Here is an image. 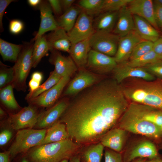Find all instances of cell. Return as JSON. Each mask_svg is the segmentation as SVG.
<instances>
[{"mask_svg":"<svg viewBox=\"0 0 162 162\" xmlns=\"http://www.w3.org/2000/svg\"><path fill=\"white\" fill-rule=\"evenodd\" d=\"M34 41L32 54L33 67L34 68L38 65L42 58L50 51L45 34L33 38L32 41Z\"/></svg>","mask_w":162,"mask_h":162,"instance_id":"obj_31","label":"cell"},{"mask_svg":"<svg viewBox=\"0 0 162 162\" xmlns=\"http://www.w3.org/2000/svg\"><path fill=\"white\" fill-rule=\"evenodd\" d=\"M117 124L118 127L127 132L153 139H158L162 135L160 127L136 116L127 110Z\"/></svg>","mask_w":162,"mask_h":162,"instance_id":"obj_5","label":"cell"},{"mask_svg":"<svg viewBox=\"0 0 162 162\" xmlns=\"http://www.w3.org/2000/svg\"><path fill=\"white\" fill-rule=\"evenodd\" d=\"M105 162H123L121 154L112 150L107 149L104 153Z\"/></svg>","mask_w":162,"mask_h":162,"instance_id":"obj_41","label":"cell"},{"mask_svg":"<svg viewBox=\"0 0 162 162\" xmlns=\"http://www.w3.org/2000/svg\"><path fill=\"white\" fill-rule=\"evenodd\" d=\"M118 11L102 12L94 17L93 27L95 32H112L116 23Z\"/></svg>","mask_w":162,"mask_h":162,"instance_id":"obj_25","label":"cell"},{"mask_svg":"<svg viewBox=\"0 0 162 162\" xmlns=\"http://www.w3.org/2000/svg\"><path fill=\"white\" fill-rule=\"evenodd\" d=\"M104 147L100 142L84 145L77 153L80 162H101Z\"/></svg>","mask_w":162,"mask_h":162,"instance_id":"obj_27","label":"cell"},{"mask_svg":"<svg viewBox=\"0 0 162 162\" xmlns=\"http://www.w3.org/2000/svg\"><path fill=\"white\" fill-rule=\"evenodd\" d=\"M142 40L134 29L120 38L117 51L114 57L117 64L128 61L135 46Z\"/></svg>","mask_w":162,"mask_h":162,"instance_id":"obj_15","label":"cell"},{"mask_svg":"<svg viewBox=\"0 0 162 162\" xmlns=\"http://www.w3.org/2000/svg\"><path fill=\"white\" fill-rule=\"evenodd\" d=\"M81 146L69 138L35 146L22 155L29 162H60L77 154Z\"/></svg>","mask_w":162,"mask_h":162,"instance_id":"obj_3","label":"cell"},{"mask_svg":"<svg viewBox=\"0 0 162 162\" xmlns=\"http://www.w3.org/2000/svg\"><path fill=\"white\" fill-rule=\"evenodd\" d=\"M117 64L115 57L91 50L86 67L99 73L113 71Z\"/></svg>","mask_w":162,"mask_h":162,"instance_id":"obj_14","label":"cell"},{"mask_svg":"<svg viewBox=\"0 0 162 162\" xmlns=\"http://www.w3.org/2000/svg\"><path fill=\"white\" fill-rule=\"evenodd\" d=\"M14 1L13 0H0V30L1 32L4 31L2 21L5 10L8 5Z\"/></svg>","mask_w":162,"mask_h":162,"instance_id":"obj_45","label":"cell"},{"mask_svg":"<svg viewBox=\"0 0 162 162\" xmlns=\"http://www.w3.org/2000/svg\"><path fill=\"white\" fill-rule=\"evenodd\" d=\"M154 17L159 28H162V5L155 0L153 1Z\"/></svg>","mask_w":162,"mask_h":162,"instance_id":"obj_42","label":"cell"},{"mask_svg":"<svg viewBox=\"0 0 162 162\" xmlns=\"http://www.w3.org/2000/svg\"><path fill=\"white\" fill-rule=\"evenodd\" d=\"M120 38L112 32H95L89 38V43L91 50L114 57Z\"/></svg>","mask_w":162,"mask_h":162,"instance_id":"obj_7","label":"cell"},{"mask_svg":"<svg viewBox=\"0 0 162 162\" xmlns=\"http://www.w3.org/2000/svg\"><path fill=\"white\" fill-rule=\"evenodd\" d=\"M51 52L49 62L54 65V70L61 77H70L77 70L78 67L70 56L63 55L57 50Z\"/></svg>","mask_w":162,"mask_h":162,"instance_id":"obj_16","label":"cell"},{"mask_svg":"<svg viewBox=\"0 0 162 162\" xmlns=\"http://www.w3.org/2000/svg\"><path fill=\"white\" fill-rule=\"evenodd\" d=\"M128 5V9L133 15L145 19L156 29H158L154 18V3L152 0H131Z\"/></svg>","mask_w":162,"mask_h":162,"instance_id":"obj_18","label":"cell"},{"mask_svg":"<svg viewBox=\"0 0 162 162\" xmlns=\"http://www.w3.org/2000/svg\"><path fill=\"white\" fill-rule=\"evenodd\" d=\"M153 50L160 56L162 55V36L153 42Z\"/></svg>","mask_w":162,"mask_h":162,"instance_id":"obj_46","label":"cell"},{"mask_svg":"<svg viewBox=\"0 0 162 162\" xmlns=\"http://www.w3.org/2000/svg\"><path fill=\"white\" fill-rule=\"evenodd\" d=\"M75 1V0H60L63 13L70 8Z\"/></svg>","mask_w":162,"mask_h":162,"instance_id":"obj_47","label":"cell"},{"mask_svg":"<svg viewBox=\"0 0 162 162\" xmlns=\"http://www.w3.org/2000/svg\"></svg>","mask_w":162,"mask_h":162,"instance_id":"obj_61","label":"cell"},{"mask_svg":"<svg viewBox=\"0 0 162 162\" xmlns=\"http://www.w3.org/2000/svg\"><path fill=\"white\" fill-rule=\"evenodd\" d=\"M75 95L58 121L66 125L69 138L81 146L100 142L129 105L114 78L99 81Z\"/></svg>","mask_w":162,"mask_h":162,"instance_id":"obj_1","label":"cell"},{"mask_svg":"<svg viewBox=\"0 0 162 162\" xmlns=\"http://www.w3.org/2000/svg\"><path fill=\"white\" fill-rule=\"evenodd\" d=\"M160 59L162 60V55L160 56Z\"/></svg>","mask_w":162,"mask_h":162,"instance_id":"obj_59","label":"cell"},{"mask_svg":"<svg viewBox=\"0 0 162 162\" xmlns=\"http://www.w3.org/2000/svg\"><path fill=\"white\" fill-rule=\"evenodd\" d=\"M145 159L143 158H139L135 161L132 162H145Z\"/></svg>","mask_w":162,"mask_h":162,"instance_id":"obj_56","label":"cell"},{"mask_svg":"<svg viewBox=\"0 0 162 162\" xmlns=\"http://www.w3.org/2000/svg\"><path fill=\"white\" fill-rule=\"evenodd\" d=\"M41 0H28V2L30 5L33 7L39 6Z\"/></svg>","mask_w":162,"mask_h":162,"instance_id":"obj_53","label":"cell"},{"mask_svg":"<svg viewBox=\"0 0 162 162\" xmlns=\"http://www.w3.org/2000/svg\"><path fill=\"white\" fill-rule=\"evenodd\" d=\"M147 162H162V159L157 158Z\"/></svg>","mask_w":162,"mask_h":162,"instance_id":"obj_55","label":"cell"},{"mask_svg":"<svg viewBox=\"0 0 162 162\" xmlns=\"http://www.w3.org/2000/svg\"><path fill=\"white\" fill-rule=\"evenodd\" d=\"M40 82L31 79L28 83L29 92H32L37 89L40 85Z\"/></svg>","mask_w":162,"mask_h":162,"instance_id":"obj_48","label":"cell"},{"mask_svg":"<svg viewBox=\"0 0 162 162\" xmlns=\"http://www.w3.org/2000/svg\"><path fill=\"white\" fill-rule=\"evenodd\" d=\"M7 112L2 106L0 107V121L7 118L8 117ZM9 115V114H8Z\"/></svg>","mask_w":162,"mask_h":162,"instance_id":"obj_51","label":"cell"},{"mask_svg":"<svg viewBox=\"0 0 162 162\" xmlns=\"http://www.w3.org/2000/svg\"><path fill=\"white\" fill-rule=\"evenodd\" d=\"M113 71L114 78L119 84L129 78H137L148 81L155 79V76L144 68L133 67L126 62L117 64Z\"/></svg>","mask_w":162,"mask_h":162,"instance_id":"obj_12","label":"cell"},{"mask_svg":"<svg viewBox=\"0 0 162 162\" xmlns=\"http://www.w3.org/2000/svg\"><path fill=\"white\" fill-rule=\"evenodd\" d=\"M94 17L82 10L75 25L67 33L72 44L89 38L94 32L93 27Z\"/></svg>","mask_w":162,"mask_h":162,"instance_id":"obj_9","label":"cell"},{"mask_svg":"<svg viewBox=\"0 0 162 162\" xmlns=\"http://www.w3.org/2000/svg\"><path fill=\"white\" fill-rule=\"evenodd\" d=\"M49 3L52 12L56 17L61 16L63 12L60 0H49Z\"/></svg>","mask_w":162,"mask_h":162,"instance_id":"obj_44","label":"cell"},{"mask_svg":"<svg viewBox=\"0 0 162 162\" xmlns=\"http://www.w3.org/2000/svg\"><path fill=\"white\" fill-rule=\"evenodd\" d=\"M68 102L66 99H62L46 110L40 112L33 129H47L58 122L66 110Z\"/></svg>","mask_w":162,"mask_h":162,"instance_id":"obj_11","label":"cell"},{"mask_svg":"<svg viewBox=\"0 0 162 162\" xmlns=\"http://www.w3.org/2000/svg\"><path fill=\"white\" fill-rule=\"evenodd\" d=\"M160 59L159 56L152 50L139 58L126 62L133 67L143 68Z\"/></svg>","mask_w":162,"mask_h":162,"instance_id":"obj_36","label":"cell"},{"mask_svg":"<svg viewBox=\"0 0 162 162\" xmlns=\"http://www.w3.org/2000/svg\"><path fill=\"white\" fill-rule=\"evenodd\" d=\"M62 77L54 70L50 72L47 79L43 84L40 85L36 90L28 94L25 97L28 100L35 98L39 95L49 90L56 85Z\"/></svg>","mask_w":162,"mask_h":162,"instance_id":"obj_33","label":"cell"},{"mask_svg":"<svg viewBox=\"0 0 162 162\" xmlns=\"http://www.w3.org/2000/svg\"><path fill=\"white\" fill-rule=\"evenodd\" d=\"M23 46V45L13 44L0 39V53L4 61L15 62Z\"/></svg>","mask_w":162,"mask_h":162,"instance_id":"obj_32","label":"cell"},{"mask_svg":"<svg viewBox=\"0 0 162 162\" xmlns=\"http://www.w3.org/2000/svg\"><path fill=\"white\" fill-rule=\"evenodd\" d=\"M127 110L136 116L160 127L162 124V111L146 105L132 102Z\"/></svg>","mask_w":162,"mask_h":162,"instance_id":"obj_17","label":"cell"},{"mask_svg":"<svg viewBox=\"0 0 162 162\" xmlns=\"http://www.w3.org/2000/svg\"><path fill=\"white\" fill-rule=\"evenodd\" d=\"M69 138L66 125L58 121L46 129L45 136L38 146L58 142Z\"/></svg>","mask_w":162,"mask_h":162,"instance_id":"obj_28","label":"cell"},{"mask_svg":"<svg viewBox=\"0 0 162 162\" xmlns=\"http://www.w3.org/2000/svg\"><path fill=\"white\" fill-rule=\"evenodd\" d=\"M134 30L143 40L154 42L159 37L157 30L145 19L136 15H133Z\"/></svg>","mask_w":162,"mask_h":162,"instance_id":"obj_26","label":"cell"},{"mask_svg":"<svg viewBox=\"0 0 162 162\" xmlns=\"http://www.w3.org/2000/svg\"><path fill=\"white\" fill-rule=\"evenodd\" d=\"M155 1L162 5V0H156Z\"/></svg>","mask_w":162,"mask_h":162,"instance_id":"obj_58","label":"cell"},{"mask_svg":"<svg viewBox=\"0 0 162 162\" xmlns=\"http://www.w3.org/2000/svg\"><path fill=\"white\" fill-rule=\"evenodd\" d=\"M89 38L72 44L68 53L79 69L85 68L89 53L91 50Z\"/></svg>","mask_w":162,"mask_h":162,"instance_id":"obj_24","label":"cell"},{"mask_svg":"<svg viewBox=\"0 0 162 162\" xmlns=\"http://www.w3.org/2000/svg\"><path fill=\"white\" fill-rule=\"evenodd\" d=\"M24 28L23 22L18 20H11L9 23V29L10 32L14 34H18L21 32Z\"/></svg>","mask_w":162,"mask_h":162,"instance_id":"obj_43","label":"cell"},{"mask_svg":"<svg viewBox=\"0 0 162 162\" xmlns=\"http://www.w3.org/2000/svg\"><path fill=\"white\" fill-rule=\"evenodd\" d=\"M103 0H80L77 5L82 10L94 17L100 13Z\"/></svg>","mask_w":162,"mask_h":162,"instance_id":"obj_35","label":"cell"},{"mask_svg":"<svg viewBox=\"0 0 162 162\" xmlns=\"http://www.w3.org/2000/svg\"><path fill=\"white\" fill-rule=\"evenodd\" d=\"M134 29L133 15L126 6L118 11L117 20L112 32L120 38L123 37Z\"/></svg>","mask_w":162,"mask_h":162,"instance_id":"obj_23","label":"cell"},{"mask_svg":"<svg viewBox=\"0 0 162 162\" xmlns=\"http://www.w3.org/2000/svg\"><path fill=\"white\" fill-rule=\"evenodd\" d=\"M82 9L77 5H73L70 8L56 19L58 27L67 33L72 28Z\"/></svg>","mask_w":162,"mask_h":162,"instance_id":"obj_30","label":"cell"},{"mask_svg":"<svg viewBox=\"0 0 162 162\" xmlns=\"http://www.w3.org/2000/svg\"><path fill=\"white\" fill-rule=\"evenodd\" d=\"M127 132L118 127H114L106 133L101 138L100 142L104 147L120 152L124 146Z\"/></svg>","mask_w":162,"mask_h":162,"instance_id":"obj_20","label":"cell"},{"mask_svg":"<svg viewBox=\"0 0 162 162\" xmlns=\"http://www.w3.org/2000/svg\"><path fill=\"white\" fill-rule=\"evenodd\" d=\"M34 44L25 42L17 59L13 67L14 78L12 83L17 91L25 92L27 86L26 80L33 67L32 54Z\"/></svg>","mask_w":162,"mask_h":162,"instance_id":"obj_6","label":"cell"},{"mask_svg":"<svg viewBox=\"0 0 162 162\" xmlns=\"http://www.w3.org/2000/svg\"><path fill=\"white\" fill-rule=\"evenodd\" d=\"M7 119L0 121V147L4 150L13 141L17 132L10 126Z\"/></svg>","mask_w":162,"mask_h":162,"instance_id":"obj_34","label":"cell"},{"mask_svg":"<svg viewBox=\"0 0 162 162\" xmlns=\"http://www.w3.org/2000/svg\"><path fill=\"white\" fill-rule=\"evenodd\" d=\"M69 160L68 159H64L60 162H69Z\"/></svg>","mask_w":162,"mask_h":162,"instance_id":"obj_57","label":"cell"},{"mask_svg":"<svg viewBox=\"0 0 162 162\" xmlns=\"http://www.w3.org/2000/svg\"><path fill=\"white\" fill-rule=\"evenodd\" d=\"M0 88L11 84L14 80V72L13 67H8L0 62Z\"/></svg>","mask_w":162,"mask_h":162,"instance_id":"obj_39","label":"cell"},{"mask_svg":"<svg viewBox=\"0 0 162 162\" xmlns=\"http://www.w3.org/2000/svg\"><path fill=\"white\" fill-rule=\"evenodd\" d=\"M0 162H11L9 152L8 150L0 153Z\"/></svg>","mask_w":162,"mask_h":162,"instance_id":"obj_49","label":"cell"},{"mask_svg":"<svg viewBox=\"0 0 162 162\" xmlns=\"http://www.w3.org/2000/svg\"><path fill=\"white\" fill-rule=\"evenodd\" d=\"M128 79L127 82L120 85L127 99L162 111V82Z\"/></svg>","mask_w":162,"mask_h":162,"instance_id":"obj_2","label":"cell"},{"mask_svg":"<svg viewBox=\"0 0 162 162\" xmlns=\"http://www.w3.org/2000/svg\"><path fill=\"white\" fill-rule=\"evenodd\" d=\"M95 74L84 68H80L79 72L70 82L64 91L66 96L75 95L99 81Z\"/></svg>","mask_w":162,"mask_h":162,"instance_id":"obj_13","label":"cell"},{"mask_svg":"<svg viewBox=\"0 0 162 162\" xmlns=\"http://www.w3.org/2000/svg\"><path fill=\"white\" fill-rule=\"evenodd\" d=\"M50 51H61L68 52L71 43L66 32L58 28L46 35Z\"/></svg>","mask_w":162,"mask_h":162,"instance_id":"obj_22","label":"cell"},{"mask_svg":"<svg viewBox=\"0 0 162 162\" xmlns=\"http://www.w3.org/2000/svg\"><path fill=\"white\" fill-rule=\"evenodd\" d=\"M40 112L38 107L29 104L22 108L18 112L9 115L7 120L10 126L16 131L33 128Z\"/></svg>","mask_w":162,"mask_h":162,"instance_id":"obj_8","label":"cell"},{"mask_svg":"<svg viewBox=\"0 0 162 162\" xmlns=\"http://www.w3.org/2000/svg\"><path fill=\"white\" fill-rule=\"evenodd\" d=\"M11 162H29L22 154L16 157Z\"/></svg>","mask_w":162,"mask_h":162,"instance_id":"obj_52","label":"cell"},{"mask_svg":"<svg viewBox=\"0 0 162 162\" xmlns=\"http://www.w3.org/2000/svg\"><path fill=\"white\" fill-rule=\"evenodd\" d=\"M38 6L40 13V23L38 31L34 38L41 36L46 32L52 31L58 28L48 1H41Z\"/></svg>","mask_w":162,"mask_h":162,"instance_id":"obj_19","label":"cell"},{"mask_svg":"<svg viewBox=\"0 0 162 162\" xmlns=\"http://www.w3.org/2000/svg\"><path fill=\"white\" fill-rule=\"evenodd\" d=\"M12 84L8 85L0 89V100L3 108L9 115L18 112L22 108L16 100Z\"/></svg>","mask_w":162,"mask_h":162,"instance_id":"obj_29","label":"cell"},{"mask_svg":"<svg viewBox=\"0 0 162 162\" xmlns=\"http://www.w3.org/2000/svg\"><path fill=\"white\" fill-rule=\"evenodd\" d=\"M143 68L154 76L162 78V60L160 59Z\"/></svg>","mask_w":162,"mask_h":162,"instance_id":"obj_40","label":"cell"},{"mask_svg":"<svg viewBox=\"0 0 162 162\" xmlns=\"http://www.w3.org/2000/svg\"><path fill=\"white\" fill-rule=\"evenodd\" d=\"M160 129L161 130V131L162 132V124H161V126L160 127Z\"/></svg>","mask_w":162,"mask_h":162,"instance_id":"obj_60","label":"cell"},{"mask_svg":"<svg viewBox=\"0 0 162 162\" xmlns=\"http://www.w3.org/2000/svg\"><path fill=\"white\" fill-rule=\"evenodd\" d=\"M69 162H80L78 154L72 156L69 160Z\"/></svg>","mask_w":162,"mask_h":162,"instance_id":"obj_54","label":"cell"},{"mask_svg":"<svg viewBox=\"0 0 162 162\" xmlns=\"http://www.w3.org/2000/svg\"><path fill=\"white\" fill-rule=\"evenodd\" d=\"M70 77H62L59 81L52 88L38 96L27 100L29 104L36 106L38 108L47 109L55 104L64 88L68 82Z\"/></svg>","mask_w":162,"mask_h":162,"instance_id":"obj_10","label":"cell"},{"mask_svg":"<svg viewBox=\"0 0 162 162\" xmlns=\"http://www.w3.org/2000/svg\"><path fill=\"white\" fill-rule=\"evenodd\" d=\"M158 153L155 145L148 141L135 146L124 157L123 162H132L137 158H147L151 160L157 158Z\"/></svg>","mask_w":162,"mask_h":162,"instance_id":"obj_21","label":"cell"},{"mask_svg":"<svg viewBox=\"0 0 162 162\" xmlns=\"http://www.w3.org/2000/svg\"><path fill=\"white\" fill-rule=\"evenodd\" d=\"M43 79V74L41 72H35L32 74L31 76V79L36 80L40 83Z\"/></svg>","mask_w":162,"mask_h":162,"instance_id":"obj_50","label":"cell"},{"mask_svg":"<svg viewBox=\"0 0 162 162\" xmlns=\"http://www.w3.org/2000/svg\"><path fill=\"white\" fill-rule=\"evenodd\" d=\"M153 45V43L151 41L142 40L135 46L128 61L136 59L152 51Z\"/></svg>","mask_w":162,"mask_h":162,"instance_id":"obj_37","label":"cell"},{"mask_svg":"<svg viewBox=\"0 0 162 162\" xmlns=\"http://www.w3.org/2000/svg\"><path fill=\"white\" fill-rule=\"evenodd\" d=\"M46 129H26L17 131L9 148L11 162L18 155L23 154L38 146L43 140Z\"/></svg>","mask_w":162,"mask_h":162,"instance_id":"obj_4","label":"cell"},{"mask_svg":"<svg viewBox=\"0 0 162 162\" xmlns=\"http://www.w3.org/2000/svg\"><path fill=\"white\" fill-rule=\"evenodd\" d=\"M131 0H103L100 13L106 12L118 11L122 8L128 5Z\"/></svg>","mask_w":162,"mask_h":162,"instance_id":"obj_38","label":"cell"}]
</instances>
